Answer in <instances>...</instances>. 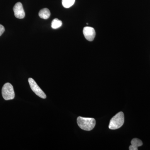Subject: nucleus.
I'll use <instances>...</instances> for the list:
<instances>
[{
	"label": "nucleus",
	"instance_id": "1",
	"mask_svg": "<svg viewBox=\"0 0 150 150\" xmlns=\"http://www.w3.org/2000/svg\"><path fill=\"white\" fill-rule=\"evenodd\" d=\"M77 122L81 129L86 131H90L93 129L96 123L94 118H85L81 116L78 117Z\"/></svg>",
	"mask_w": 150,
	"mask_h": 150
},
{
	"label": "nucleus",
	"instance_id": "2",
	"mask_svg": "<svg viewBox=\"0 0 150 150\" xmlns=\"http://www.w3.org/2000/svg\"><path fill=\"white\" fill-rule=\"evenodd\" d=\"M124 122V114L122 112H119L111 118L108 127L111 130L118 129L123 126Z\"/></svg>",
	"mask_w": 150,
	"mask_h": 150
},
{
	"label": "nucleus",
	"instance_id": "3",
	"mask_svg": "<svg viewBox=\"0 0 150 150\" xmlns=\"http://www.w3.org/2000/svg\"><path fill=\"white\" fill-rule=\"evenodd\" d=\"M2 94L6 100L13 99L15 97V93L13 86L10 83H7L3 86Z\"/></svg>",
	"mask_w": 150,
	"mask_h": 150
},
{
	"label": "nucleus",
	"instance_id": "4",
	"mask_svg": "<svg viewBox=\"0 0 150 150\" xmlns=\"http://www.w3.org/2000/svg\"><path fill=\"white\" fill-rule=\"evenodd\" d=\"M28 81L31 89L35 93L36 95L43 99L46 98V94L44 93V92L39 87V86L38 85L36 82L34 81V79L30 78L28 79Z\"/></svg>",
	"mask_w": 150,
	"mask_h": 150
},
{
	"label": "nucleus",
	"instance_id": "5",
	"mask_svg": "<svg viewBox=\"0 0 150 150\" xmlns=\"http://www.w3.org/2000/svg\"><path fill=\"white\" fill-rule=\"evenodd\" d=\"M14 15L16 17L19 19L24 18L25 16V13L22 4L21 2L17 3L13 8Z\"/></svg>",
	"mask_w": 150,
	"mask_h": 150
},
{
	"label": "nucleus",
	"instance_id": "6",
	"mask_svg": "<svg viewBox=\"0 0 150 150\" xmlns=\"http://www.w3.org/2000/svg\"><path fill=\"white\" fill-rule=\"evenodd\" d=\"M83 33L86 39L88 41H93L96 36V32L93 28L86 26L83 29Z\"/></svg>",
	"mask_w": 150,
	"mask_h": 150
},
{
	"label": "nucleus",
	"instance_id": "7",
	"mask_svg": "<svg viewBox=\"0 0 150 150\" xmlns=\"http://www.w3.org/2000/svg\"><path fill=\"white\" fill-rule=\"evenodd\" d=\"M143 142L141 140L137 138H134L131 141V145L129 147L130 150H138L139 147L142 146Z\"/></svg>",
	"mask_w": 150,
	"mask_h": 150
},
{
	"label": "nucleus",
	"instance_id": "8",
	"mask_svg": "<svg viewBox=\"0 0 150 150\" xmlns=\"http://www.w3.org/2000/svg\"><path fill=\"white\" fill-rule=\"evenodd\" d=\"M38 15L40 18L43 19H47L50 17L51 12L48 8H44L40 11Z\"/></svg>",
	"mask_w": 150,
	"mask_h": 150
},
{
	"label": "nucleus",
	"instance_id": "9",
	"mask_svg": "<svg viewBox=\"0 0 150 150\" xmlns=\"http://www.w3.org/2000/svg\"><path fill=\"white\" fill-rule=\"evenodd\" d=\"M62 25V22L61 20H59L58 18H55L52 21L51 26L53 29H57L61 27Z\"/></svg>",
	"mask_w": 150,
	"mask_h": 150
},
{
	"label": "nucleus",
	"instance_id": "10",
	"mask_svg": "<svg viewBox=\"0 0 150 150\" xmlns=\"http://www.w3.org/2000/svg\"><path fill=\"white\" fill-rule=\"evenodd\" d=\"M75 0H62V5L65 8H69L74 4Z\"/></svg>",
	"mask_w": 150,
	"mask_h": 150
},
{
	"label": "nucleus",
	"instance_id": "11",
	"mask_svg": "<svg viewBox=\"0 0 150 150\" xmlns=\"http://www.w3.org/2000/svg\"><path fill=\"white\" fill-rule=\"evenodd\" d=\"M5 31V28L2 25L0 24V36L2 35Z\"/></svg>",
	"mask_w": 150,
	"mask_h": 150
}]
</instances>
